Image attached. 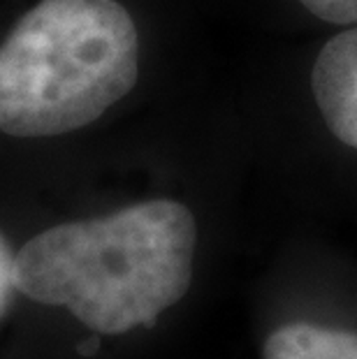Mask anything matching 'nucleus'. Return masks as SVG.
I'll return each mask as SVG.
<instances>
[{
	"label": "nucleus",
	"mask_w": 357,
	"mask_h": 359,
	"mask_svg": "<svg viewBox=\"0 0 357 359\" xmlns=\"http://www.w3.org/2000/svg\"><path fill=\"white\" fill-rule=\"evenodd\" d=\"M197 225L184 204L151 200L112 216L56 225L17 255V290L65 306L88 330L154 325L188 292Z\"/></svg>",
	"instance_id": "nucleus-1"
},
{
	"label": "nucleus",
	"mask_w": 357,
	"mask_h": 359,
	"mask_svg": "<svg viewBox=\"0 0 357 359\" xmlns=\"http://www.w3.org/2000/svg\"><path fill=\"white\" fill-rule=\"evenodd\" d=\"M137 70V28L121 3L42 0L0 47V133L54 137L93 123Z\"/></svg>",
	"instance_id": "nucleus-2"
},
{
	"label": "nucleus",
	"mask_w": 357,
	"mask_h": 359,
	"mask_svg": "<svg viewBox=\"0 0 357 359\" xmlns=\"http://www.w3.org/2000/svg\"><path fill=\"white\" fill-rule=\"evenodd\" d=\"M311 88L332 135L357 149V28L334 35L321 49Z\"/></svg>",
	"instance_id": "nucleus-3"
},
{
	"label": "nucleus",
	"mask_w": 357,
	"mask_h": 359,
	"mask_svg": "<svg viewBox=\"0 0 357 359\" xmlns=\"http://www.w3.org/2000/svg\"><path fill=\"white\" fill-rule=\"evenodd\" d=\"M262 359H357V334L295 323L264 343Z\"/></svg>",
	"instance_id": "nucleus-4"
},
{
	"label": "nucleus",
	"mask_w": 357,
	"mask_h": 359,
	"mask_svg": "<svg viewBox=\"0 0 357 359\" xmlns=\"http://www.w3.org/2000/svg\"><path fill=\"white\" fill-rule=\"evenodd\" d=\"M314 17L328 24L348 26L357 21V0H299Z\"/></svg>",
	"instance_id": "nucleus-5"
},
{
	"label": "nucleus",
	"mask_w": 357,
	"mask_h": 359,
	"mask_svg": "<svg viewBox=\"0 0 357 359\" xmlns=\"http://www.w3.org/2000/svg\"><path fill=\"white\" fill-rule=\"evenodd\" d=\"M14 266H17V257L10 253V248H7L3 234H0V313H3L7 299H10L12 287H17Z\"/></svg>",
	"instance_id": "nucleus-6"
}]
</instances>
